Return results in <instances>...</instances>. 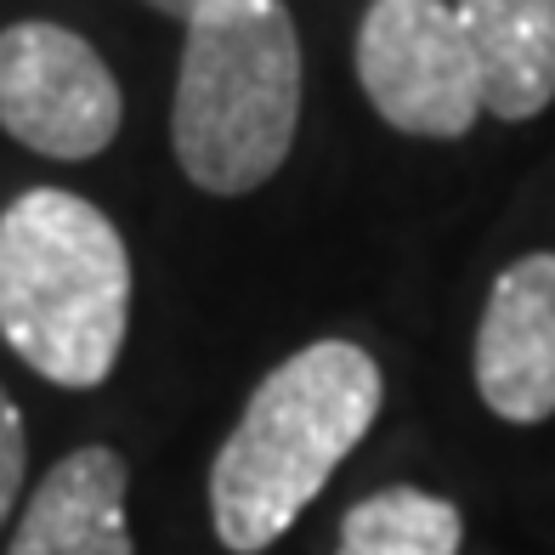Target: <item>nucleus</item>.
<instances>
[{
  "label": "nucleus",
  "instance_id": "1",
  "mask_svg": "<svg viewBox=\"0 0 555 555\" xmlns=\"http://www.w3.org/2000/svg\"><path fill=\"white\" fill-rule=\"evenodd\" d=\"M386 374L358 340H312L249 391L210 465V521L233 555L272 550L369 437Z\"/></svg>",
  "mask_w": 555,
  "mask_h": 555
},
{
  "label": "nucleus",
  "instance_id": "2",
  "mask_svg": "<svg viewBox=\"0 0 555 555\" xmlns=\"http://www.w3.org/2000/svg\"><path fill=\"white\" fill-rule=\"evenodd\" d=\"M131 330V249L68 188H29L0 210V340L40 380L96 391Z\"/></svg>",
  "mask_w": 555,
  "mask_h": 555
},
{
  "label": "nucleus",
  "instance_id": "3",
  "mask_svg": "<svg viewBox=\"0 0 555 555\" xmlns=\"http://www.w3.org/2000/svg\"><path fill=\"white\" fill-rule=\"evenodd\" d=\"M300 125V35L284 0H205L188 17L170 147L198 193L244 198L284 170Z\"/></svg>",
  "mask_w": 555,
  "mask_h": 555
},
{
  "label": "nucleus",
  "instance_id": "4",
  "mask_svg": "<svg viewBox=\"0 0 555 555\" xmlns=\"http://www.w3.org/2000/svg\"><path fill=\"white\" fill-rule=\"evenodd\" d=\"M358 86L402 137H465L482 114V80L453 0H369L358 23Z\"/></svg>",
  "mask_w": 555,
  "mask_h": 555
},
{
  "label": "nucleus",
  "instance_id": "5",
  "mask_svg": "<svg viewBox=\"0 0 555 555\" xmlns=\"http://www.w3.org/2000/svg\"><path fill=\"white\" fill-rule=\"evenodd\" d=\"M125 96L103 52L63 23L0 29V131L40 159H96L119 137Z\"/></svg>",
  "mask_w": 555,
  "mask_h": 555
},
{
  "label": "nucleus",
  "instance_id": "6",
  "mask_svg": "<svg viewBox=\"0 0 555 555\" xmlns=\"http://www.w3.org/2000/svg\"><path fill=\"white\" fill-rule=\"evenodd\" d=\"M476 391L511 425H544L555 414V256L511 261L476 323Z\"/></svg>",
  "mask_w": 555,
  "mask_h": 555
},
{
  "label": "nucleus",
  "instance_id": "7",
  "mask_svg": "<svg viewBox=\"0 0 555 555\" xmlns=\"http://www.w3.org/2000/svg\"><path fill=\"white\" fill-rule=\"evenodd\" d=\"M125 488L131 470L114 448L91 442L63 453L23 504L7 555H137Z\"/></svg>",
  "mask_w": 555,
  "mask_h": 555
},
{
  "label": "nucleus",
  "instance_id": "8",
  "mask_svg": "<svg viewBox=\"0 0 555 555\" xmlns=\"http://www.w3.org/2000/svg\"><path fill=\"white\" fill-rule=\"evenodd\" d=\"M470 40L482 114L533 119L555 103V0H453Z\"/></svg>",
  "mask_w": 555,
  "mask_h": 555
},
{
  "label": "nucleus",
  "instance_id": "9",
  "mask_svg": "<svg viewBox=\"0 0 555 555\" xmlns=\"http://www.w3.org/2000/svg\"><path fill=\"white\" fill-rule=\"evenodd\" d=\"M460 504L425 488H380L358 499L340 521L335 555H460Z\"/></svg>",
  "mask_w": 555,
  "mask_h": 555
},
{
  "label": "nucleus",
  "instance_id": "10",
  "mask_svg": "<svg viewBox=\"0 0 555 555\" xmlns=\"http://www.w3.org/2000/svg\"><path fill=\"white\" fill-rule=\"evenodd\" d=\"M23 470H29V442H23V414L12 391L0 386V527L12 521L17 493H23Z\"/></svg>",
  "mask_w": 555,
  "mask_h": 555
},
{
  "label": "nucleus",
  "instance_id": "11",
  "mask_svg": "<svg viewBox=\"0 0 555 555\" xmlns=\"http://www.w3.org/2000/svg\"><path fill=\"white\" fill-rule=\"evenodd\" d=\"M147 7H154L159 17H176V23H188L198 7H205V0H147Z\"/></svg>",
  "mask_w": 555,
  "mask_h": 555
}]
</instances>
